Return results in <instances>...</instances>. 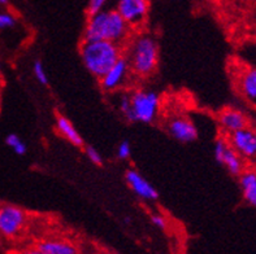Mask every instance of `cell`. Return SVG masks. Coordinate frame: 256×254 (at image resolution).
Here are the masks:
<instances>
[{
  "label": "cell",
  "mask_w": 256,
  "mask_h": 254,
  "mask_svg": "<svg viewBox=\"0 0 256 254\" xmlns=\"http://www.w3.org/2000/svg\"><path fill=\"white\" fill-rule=\"evenodd\" d=\"M130 29L132 27L116 9H102L88 16L84 40H110L122 44L129 36Z\"/></svg>",
  "instance_id": "6da1fadb"
},
{
  "label": "cell",
  "mask_w": 256,
  "mask_h": 254,
  "mask_svg": "<svg viewBox=\"0 0 256 254\" xmlns=\"http://www.w3.org/2000/svg\"><path fill=\"white\" fill-rule=\"evenodd\" d=\"M121 56V44L110 40H84L81 45L84 65L91 74L99 79Z\"/></svg>",
  "instance_id": "7a4b0ae2"
},
{
  "label": "cell",
  "mask_w": 256,
  "mask_h": 254,
  "mask_svg": "<svg viewBox=\"0 0 256 254\" xmlns=\"http://www.w3.org/2000/svg\"><path fill=\"white\" fill-rule=\"evenodd\" d=\"M130 69L138 77H148L155 71L159 62V48L151 36L140 35L129 49Z\"/></svg>",
  "instance_id": "3957f363"
},
{
  "label": "cell",
  "mask_w": 256,
  "mask_h": 254,
  "mask_svg": "<svg viewBox=\"0 0 256 254\" xmlns=\"http://www.w3.org/2000/svg\"><path fill=\"white\" fill-rule=\"evenodd\" d=\"M160 97L154 91L138 90L130 95V113L128 119L132 122L151 123L159 114Z\"/></svg>",
  "instance_id": "277c9868"
},
{
  "label": "cell",
  "mask_w": 256,
  "mask_h": 254,
  "mask_svg": "<svg viewBox=\"0 0 256 254\" xmlns=\"http://www.w3.org/2000/svg\"><path fill=\"white\" fill-rule=\"evenodd\" d=\"M28 214L18 206L2 204L0 205V236L14 239L25 230Z\"/></svg>",
  "instance_id": "5b68a950"
},
{
  "label": "cell",
  "mask_w": 256,
  "mask_h": 254,
  "mask_svg": "<svg viewBox=\"0 0 256 254\" xmlns=\"http://www.w3.org/2000/svg\"><path fill=\"white\" fill-rule=\"evenodd\" d=\"M214 158L234 177H240V174L244 170V160L234 151L228 139H218L214 144Z\"/></svg>",
  "instance_id": "8992f818"
},
{
  "label": "cell",
  "mask_w": 256,
  "mask_h": 254,
  "mask_svg": "<svg viewBox=\"0 0 256 254\" xmlns=\"http://www.w3.org/2000/svg\"><path fill=\"white\" fill-rule=\"evenodd\" d=\"M148 0H117L116 3V10L130 27L142 25L148 14Z\"/></svg>",
  "instance_id": "52a82bcc"
},
{
  "label": "cell",
  "mask_w": 256,
  "mask_h": 254,
  "mask_svg": "<svg viewBox=\"0 0 256 254\" xmlns=\"http://www.w3.org/2000/svg\"><path fill=\"white\" fill-rule=\"evenodd\" d=\"M130 65L128 58L121 56L116 62H114L107 71L106 74L100 78V86L104 91L112 92V91L118 90L120 87L124 86L129 77Z\"/></svg>",
  "instance_id": "ba28073f"
},
{
  "label": "cell",
  "mask_w": 256,
  "mask_h": 254,
  "mask_svg": "<svg viewBox=\"0 0 256 254\" xmlns=\"http://www.w3.org/2000/svg\"><path fill=\"white\" fill-rule=\"evenodd\" d=\"M229 143L240 157L256 158V131L244 127L229 134Z\"/></svg>",
  "instance_id": "9c48e42d"
},
{
  "label": "cell",
  "mask_w": 256,
  "mask_h": 254,
  "mask_svg": "<svg viewBox=\"0 0 256 254\" xmlns=\"http://www.w3.org/2000/svg\"><path fill=\"white\" fill-rule=\"evenodd\" d=\"M169 134L181 143H190L196 140L198 130L196 126L185 117H174L168 123Z\"/></svg>",
  "instance_id": "30bf717a"
},
{
  "label": "cell",
  "mask_w": 256,
  "mask_h": 254,
  "mask_svg": "<svg viewBox=\"0 0 256 254\" xmlns=\"http://www.w3.org/2000/svg\"><path fill=\"white\" fill-rule=\"evenodd\" d=\"M125 179L133 192L142 199L154 201L159 197V193L155 190V187L150 183L148 180L144 179L136 170H128L125 174Z\"/></svg>",
  "instance_id": "8fae6325"
},
{
  "label": "cell",
  "mask_w": 256,
  "mask_h": 254,
  "mask_svg": "<svg viewBox=\"0 0 256 254\" xmlns=\"http://www.w3.org/2000/svg\"><path fill=\"white\" fill-rule=\"evenodd\" d=\"M238 90L250 105L256 106V68L246 69L238 77Z\"/></svg>",
  "instance_id": "7c38bea8"
},
{
  "label": "cell",
  "mask_w": 256,
  "mask_h": 254,
  "mask_svg": "<svg viewBox=\"0 0 256 254\" xmlns=\"http://www.w3.org/2000/svg\"><path fill=\"white\" fill-rule=\"evenodd\" d=\"M218 122L225 132L232 134L237 130L247 127V117L240 110L228 108L220 113Z\"/></svg>",
  "instance_id": "4fadbf2b"
},
{
  "label": "cell",
  "mask_w": 256,
  "mask_h": 254,
  "mask_svg": "<svg viewBox=\"0 0 256 254\" xmlns=\"http://www.w3.org/2000/svg\"><path fill=\"white\" fill-rule=\"evenodd\" d=\"M34 254H76L78 253L74 245L66 242H58V240H48L42 242L32 249Z\"/></svg>",
  "instance_id": "5bb4252c"
},
{
  "label": "cell",
  "mask_w": 256,
  "mask_h": 254,
  "mask_svg": "<svg viewBox=\"0 0 256 254\" xmlns=\"http://www.w3.org/2000/svg\"><path fill=\"white\" fill-rule=\"evenodd\" d=\"M240 186L247 204L256 208V170H244L240 174Z\"/></svg>",
  "instance_id": "9a60e30c"
},
{
  "label": "cell",
  "mask_w": 256,
  "mask_h": 254,
  "mask_svg": "<svg viewBox=\"0 0 256 254\" xmlns=\"http://www.w3.org/2000/svg\"><path fill=\"white\" fill-rule=\"evenodd\" d=\"M56 129L72 144L77 145V147L84 145V139H82V136L80 135V132L77 131V129H76L73 123L66 117L58 116V118H56Z\"/></svg>",
  "instance_id": "2e32d148"
},
{
  "label": "cell",
  "mask_w": 256,
  "mask_h": 254,
  "mask_svg": "<svg viewBox=\"0 0 256 254\" xmlns=\"http://www.w3.org/2000/svg\"><path fill=\"white\" fill-rule=\"evenodd\" d=\"M6 145L12 148V151L18 156H22L26 153V144L16 135V134H10L6 139Z\"/></svg>",
  "instance_id": "e0dca14e"
},
{
  "label": "cell",
  "mask_w": 256,
  "mask_h": 254,
  "mask_svg": "<svg viewBox=\"0 0 256 254\" xmlns=\"http://www.w3.org/2000/svg\"><path fill=\"white\" fill-rule=\"evenodd\" d=\"M32 73H34V77H36V81L40 84H48V77H47V73H46L44 65L40 60H36L34 61V65H32Z\"/></svg>",
  "instance_id": "ac0fdd59"
},
{
  "label": "cell",
  "mask_w": 256,
  "mask_h": 254,
  "mask_svg": "<svg viewBox=\"0 0 256 254\" xmlns=\"http://www.w3.org/2000/svg\"><path fill=\"white\" fill-rule=\"evenodd\" d=\"M16 25V17L10 12H0V30L10 29Z\"/></svg>",
  "instance_id": "d6986e66"
},
{
  "label": "cell",
  "mask_w": 256,
  "mask_h": 254,
  "mask_svg": "<svg viewBox=\"0 0 256 254\" xmlns=\"http://www.w3.org/2000/svg\"><path fill=\"white\" fill-rule=\"evenodd\" d=\"M132 155V147H130L129 142L120 143L118 148H117V157L120 160H128Z\"/></svg>",
  "instance_id": "ffe728a7"
},
{
  "label": "cell",
  "mask_w": 256,
  "mask_h": 254,
  "mask_svg": "<svg viewBox=\"0 0 256 254\" xmlns=\"http://www.w3.org/2000/svg\"><path fill=\"white\" fill-rule=\"evenodd\" d=\"M84 152H86V156H88V158L92 162V164L102 165V162H103V157H102V155L96 151V149L92 148V147H86Z\"/></svg>",
  "instance_id": "44dd1931"
},
{
  "label": "cell",
  "mask_w": 256,
  "mask_h": 254,
  "mask_svg": "<svg viewBox=\"0 0 256 254\" xmlns=\"http://www.w3.org/2000/svg\"><path fill=\"white\" fill-rule=\"evenodd\" d=\"M108 0H88V16L94 14V13L99 12V10L104 9V5L107 4Z\"/></svg>",
  "instance_id": "7402d4cb"
},
{
  "label": "cell",
  "mask_w": 256,
  "mask_h": 254,
  "mask_svg": "<svg viewBox=\"0 0 256 254\" xmlns=\"http://www.w3.org/2000/svg\"><path fill=\"white\" fill-rule=\"evenodd\" d=\"M118 106H120V110L122 112V114L125 117H129L130 113V96H122L120 99V103H118Z\"/></svg>",
  "instance_id": "603a6c76"
},
{
  "label": "cell",
  "mask_w": 256,
  "mask_h": 254,
  "mask_svg": "<svg viewBox=\"0 0 256 254\" xmlns=\"http://www.w3.org/2000/svg\"><path fill=\"white\" fill-rule=\"evenodd\" d=\"M151 221H152L154 225L160 230H166V225H168V223H166V219L162 216H160V214H154V216L151 217Z\"/></svg>",
  "instance_id": "cb8c5ba5"
},
{
  "label": "cell",
  "mask_w": 256,
  "mask_h": 254,
  "mask_svg": "<svg viewBox=\"0 0 256 254\" xmlns=\"http://www.w3.org/2000/svg\"><path fill=\"white\" fill-rule=\"evenodd\" d=\"M0 70H2V65H0Z\"/></svg>",
  "instance_id": "d4e9b609"
},
{
  "label": "cell",
  "mask_w": 256,
  "mask_h": 254,
  "mask_svg": "<svg viewBox=\"0 0 256 254\" xmlns=\"http://www.w3.org/2000/svg\"><path fill=\"white\" fill-rule=\"evenodd\" d=\"M0 90H2V86H0Z\"/></svg>",
  "instance_id": "484cf974"
}]
</instances>
